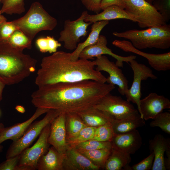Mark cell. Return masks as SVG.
<instances>
[{
    "mask_svg": "<svg viewBox=\"0 0 170 170\" xmlns=\"http://www.w3.org/2000/svg\"><path fill=\"white\" fill-rule=\"evenodd\" d=\"M115 88L92 80L58 83L38 87L32 94L31 101L37 108L77 113L94 107Z\"/></svg>",
    "mask_w": 170,
    "mask_h": 170,
    "instance_id": "cell-1",
    "label": "cell"
},
{
    "mask_svg": "<svg viewBox=\"0 0 170 170\" xmlns=\"http://www.w3.org/2000/svg\"><path fill=\"white\" fill-rule=\"evenodd\" d=\"M95 60H72L71 53L58 51L42 59L35 83L38 87L58 83L92 80L105 83L107 78L95 69Z\"/></svg>",
    "mask_w": 170,
    "mask_h": 170,
    "instance_id": "cell-2",
    "label": "cell"
},
{
    "mask_svg": "<svg viewBox=\"0 0 170 170\" xmlns=\"http://www.w3.org/2000/svg\"><path fill=\"white\" fill-rule=\"evenodd\" d=\"M37 60L8 42H0V81L5 85L18 83L36 70Z\"/></svg>",
    "mask_w": 170,
    "mask_h": 170,
    "instance_id": "cell-3",
    "label": "cell"
},
{
    "mask_svg": "<svg viewBox=\"0 0 170 170\" xmlns=\"http://www.w3.org/2000/svg\"><path fill=\"white\" fill-rule=\"evenodd\" d=\"M113 34L129 40L134 47L139 50L153 48L166 49L170 47V25L167 24L144 30L115 31Z\"/></svg>",
    "mask_w": 170,
    "mask_h": 170,
    "instance_id": "cell-4",
    "label": "cell"
},
{
    "mask_svg": "<svg viewBox=\"0 0 170 170\" xmlns=\"http://www.w3.org/2000/svg\"><path fill=\"white\" fill-rule=\"evenodd\" d=\"M13 21L18 30L32 41L39 32L52 30L58 24L57 20L50 15L37 2L31 4L24 16Z\"/></svg>",
    "mask_w": 170,
    "mask_h": 170,
    "instance_id": "cell-5",
    "label": "cell"
},
{
    "mask_svg": "<svg viewBox=\"0 0 170 170\" xmlns=\"http://www.w3.org/2000/svg\"><path fill=\"white\" fill-rule=\"evenodd\" d=\"M94 107L106 115L111 122L141 117L138 110L130 102L110 93L103 97Z\"/></svg>",
    "mask_w": 170,
    "mask_h": 170,
    "instance_id": "cell-6",
    "label": "cell"
},
{
    "mask_svg": "<svg viewBox=\"0 0 170 170\" xmlns=\"http://www.w3.org/2000/svg\"><path fill=\"white\" fill-rule=\"evenodd\" d=\"M124 9L135 19L141 28L166 24L164 18L154 6L145 0H124Z\"/></svg>",
    "mask_w": 170,
    "mask_h": 170,
    "instance_id": "cell-7",
    "label": "cell"
},
{
    "mask_svg": "<svg viewBox=\"0 0 170 170\" xmlns=\"http://www.w3.org/2000/svg\"><path fill=\"white\" fill-rule=\"evenodd\" d=\"M60 113L57 110H50L42 119L33 122L22 136L13 141L6 152V159L19 155L23 150L29 147L39 136L43 129Z\"/></svg>",
    "mask_w": 170,
    "mask_h": 170,
    "instance_id": "cell-8",
    "label": "cell"
},
{
    "mask_svg": "<svg viewBox=\"0 0 170 170\" xmlns=\"http://www.w3.org/2000/svg\"><path fill=\"white\" fill-rule=\"evenodd\" d=\"M51 123L43 129L35 143L31 147L25 149L19 155L18 170L36 169L39 160L47 153L49 149L50 144L48 142V139L50 132Z\"/></svg>",
    "mask_w": 170,
    "mask_h": 170,
    "instance_id": "cell-9",
    "label": "cell"
},
{
    "mask_svg": "<svg viewBox=\"0 0 170 170\" xmlns=\"http://www.w3.org/2000/svg\"><path fill=\"white\" fill-rule=\"evenodd\" d=\"M88 14L87 11H84L76 20L71 21L68 19L65 21L64 29L60 33L58 40L64 42V47L66 49L75 50L80 41V38L87 35V29L92 24L84 20Z\"/></svg>",
    "mask_w": 170,
    "mask_h": 170,
    "instance_id": "cell-10",
    "label": "cell"
},
{
    "mask_svg": "<svg viewBox=\"0 0 170 170\" xmlns=\"http://www.w3.org/2000/svg\"><path fill=\"white\" fill-rule=\"evenodd\" d=\"M129 63L133 72V80L130 88L128 89L125 95L128 101L137 105L139 112L141 96L142 81L149 78L156 79L157 77L153 74L149 67L144 64L139 63L135 59Z\"/></svg>",
    "mask_w": 170,
    "mask_h": 170,
    "instance_id": "cell-11",
    "label": "cell"
},
{
    "mask_svg": "<svg viewBox=\"0 0 170 170\" xmlns=\"http://www.w3.org/2000/svg\"><path fill=\"white\" fill-rule=\"evenodd\" d=\"M112 44L124 52L133 53L146 58L150 66L157 71L170 69V52L161 54H153L143 52L134 47L129 41L115 40Z\"/></svg>",
    "mask_w": 170,
    "mask_h": 170,
    "instance_id": "cell-12",
    "label": "cell"
},
{
    "mask_svg": "<svg viewBox=\"0 0 170 170\" xmlns=\"http://www.w3.org/2000/svg\"><path fill=\"white\" fill-rule=\"evenodd\" d=\"M97 71L107 72L109 76L106 77L108 84L118 86V91L122 95H125L128 89V81L122 70L108 58L102 55L96 58L94 60Z\"/></svg>",
    "mask_w": 170,
    "mask_h": 170,
    "instance_id": "cell-13",
    "label": "cell"
},
{
    "mask_svg": "<svg viewBox=\"0 0 170 170\" xmlns=\"http://www.w3.org/2000/svg\"><path fill=\"white\" fill-rule=\"evenodd\" d=\"M107 43L106 37L100 35L95 43L86 47L82 50L79 54V58L87 60H93L94 57L107 54L115 59L116 60V64L120 67H123L124 62L128 63L132 60L136 59V57L135 55L123 56L114 53L107 47Z\"/></svg>",
    "mask_w": 170,
    "mask_h": 170,
    "instance_id": "cell-14",
    "label": "cell"
},
{
    "mask_svg": "<svg viewBox=\"0 0 170 170\" xmlns=\"http://www.w3.org/2000/svg\"><path fill=\"white\" fill-rule=\"evenodd\" d=\"M170 108V101L168 99L153 92L141 99L139 112L141 117L147 121L153 119L164 110Z\"/></svg>",
    "mask_w": 170,
    "mask_h": 170,
    "instance_id": "cell-15",
    "label": "cell"
},
{
    "mask_svg": "<svg viewBox=\"0 0 170 170\" xmlns=\"http://www.w3.org/2000/svg\"><path fill=\"white\" fill-rule=\"evenodd\" d=\"M48 142L61 155L68 148L66 141L65 113H61L51 122Z\"/></svg>",
    "mask_w": 170,
    "mask_h": 170,
    "instance_id": "cell-16",
    "label": "cell"
},
{
    "mask_svg": "<svg viewBox=\"0 0 170 170\" xmlns=\"http://www.w3.org/2000/svg\"><path fill=\"white\" fill-rule=\"evenodd\" d=\"M62 170H98L100 167L80 153L69 146L63 155Z\"/></svg>",
    "mask_w": 170,
    "mask_h": 170,
    "instance_id": "cell-17",
    "label": "cell"
},
{
    "mask_svg": "<svg viewBox=\"0 0 170 170\" xmlns=\"http://www.w3.org/2000/svg\"><path fill=\"white\" fill-rule=\"evenodd\" d=\"M111 142L112 147L129 155L136 153L141 147L142 138L137 129L116 135Z\"/></svg>",
    "mask_w": 170,
    "mask_h": 170,
    "instance_id": "cell-18",
    "label": "cell"
},
{
    "mask_svg": "<svg viewBox=\"0 0 170 170\" xmlns=\"http://www.w3.org/2000/svg\"><path fill=\"white\" fill-rule=\"evenodd\" d=\"M50 109L37 108L32 116L27 120L21 123L4 128L0 133V144L7 140L14 141L20 138L23 134L31 124L42 115L46 113Z\"/></svg>",
    "mask_w": 170,
    "mask_h": 170,
    "instance_id": "cell-19",
    "label": "cell"
},
{
    "mask_svg": "<svg viewBox=\"0 0 170 170\" xmlns=\"http://www.w3.org/2000/svg\"><path fill=\"white\" fill-rule=\"evenodd\" d=\"M150 153L154 156L151 170H166L164 163V154L170 147V140L161 134H156L149 142Z\"/></svg>",
    "mask_w": 170,
    "mask_h": 170,
    "instance_id": "cell-20",
    "label": "cell"
},
{
    "mask_svg": "<svg viewBox=\"0 0 170 170\" xmlns=\"http://www.w3.org/2000/svg\"><path fill=\"white\" fill-rule=\"evenodd\" d=\"M117 19H127L137 22L136 20L128 14L124 9L116 5L109 6L102 12L95 14L90 15L88 14L84 20L86 22L93 23L98 21Z\"/></svg>",
    "mask_w": 170,
    "mask_h": 170,
    "instance_id": "cell-21",
    "label": "cell"
},
{
    "mask_svg": "<svg viewBox=\"0 0 170 170\" xmlns=\"http://www.w3.org/2000/svg\"><path fill=\"white\" fill-rule=\"evenodd\" d=\"M63 155L52 146L39 160L36 167L38 170H62Z\"/></svg>",
    "mask_w": 170,
    "mask_h": 170,
    "instance_id": "cell-22",
    "label": "cell"
},
{
    "mask_svg": "<svg viewBox=\"0 0 170 170\" xmlns=\"http://www.w3.org/2000/svg\"><path fill=\"white\" fill-rule=\"evenodd\" d=\"M130 155L112 148L104 167L106 170H131Z\"/></svg>",
    "mask_w": 170,
    "mask_h": 170,
    "instance_id": "cell-23",
    "label": "cell"
},
{
    "mask_svg": "<svg viewBox=\"0 0 170 170\" xmlns=\"http://www.w3.org/2000/svg\"><path fill=\"white\" fill-rule=\"evenodd\" d=\"M109 23L108 20L100 21L93 23L91 32L87 38L83 42L77 44L76 48L71 53V60H78L80 54L84 48L95 43L98 40L102 30Z\"/></svg>",
    "mask_w": 170,
    "mask_h": 170,
    "instance_id": "cell-24",
    "label": "cell"
},
{
    "mask_svg": "<svg viewBox=\"0 0 170 170\" xmlns=\"http://www.w3.org/2000/svg\"><path fill=\"white\" fill-rule=\"evenodd\" d=\"M76 113L88 126L97 128L111 123L106 115L94 107Z\"/></svg>",
    "mask_w": 170,
    "mask_h": 170,
    "instance_id": "cell-25",
    "label": "cell"
},
{
    "mask_svg": "<svg viewBox=\"0 0 170 170\" xmlns=\"http://www.w3.org/2000/svg\"><path fill=\"white\" fill-rule=\"evenodd\" d=\"M111 123L115 135L129 132L145 124V120L141 117L133 119L113 121Z\"/></svg>",
    "mask_w": 170,
    "mask_h": 170,
    "instance_id": "cell-26",
    "label": "cell"
},
{
    "mask_svg": "<svg viewBox=\"0 0 170 170\" xmlns=\"http://www.w3.org/2000/svg\"><path fill=\"white\" fill-rule=\"evenodd\" d=\"M66 139L76 135L87 126L76 113H65Z\"/></svg>",
    "mask_w": 170,
    "mask_h": 170,
    "instance_id": "cell-27",
    "label": "cell"
},
{
    "mask_svg": "<svg viewBox=\"0 0 170 170\" xmlns=\"http://www.w3.org/2000/svg\"><path fill=\"white\" fill-rule=\"evenodd\" d=\"M77 150L100 168H104L105 162L111 154V150L102 149Z\"/></svg>",
    "mask_w": 170,
    "mask_h": 170,
    "instance_id": "cell-28",
    "label": "cell"
},
{
    "mask_svg": "<svg viewBox=\"0 0 170 170\" xmlns=\"http://www.w3.org/2000/svg\"><path fill=\"white\" fill-rule=\"evenodd\" d=\"M2 14H20L25 11L24 0H1Z\"/></svg>",
    "mask_w": 170,
    "mask_h": 170,
    "instance_id": "cell-29",
    "label": "cell"
},
{
    "mask_svg": "<svg viewBox=\"0 0 170 170\" xmlns=\"http://www.w3.org/2000/svg\"><path fill=\"white\" fill-rule=\"evenodd\" d=\"M96 127L87 126L76 135L66 139L68 145L73 147L75 146L91 139L93 138Z\"/></svg>",
    "mask_w": 170,
    "mask_h": 170,
    "instance_id": "cell-30",
    "label": "cell"
},
{
    "mask_svg": "<svg viewBox=\"0 0 170 170\" xmlns=\"http://www.w3.org/2000/svg\"><path fill=\"white\" fill-rule=\"evenodd\" d=\"M32 41L22 32L18 30L13 33L8 41L13 47L23 51L25 49L31 48Z\"/></svg>",
    "mask_w": 170,
    "mask_h": 170,
    "instance_id": "cell-31",
    "label": "cell"
},
{
    "mask_svg": "<svg viewBox=\"0 0 170 170\" xmlns=\"http://www.w3.org/2000/svg\"><path fill=\"white\" fill-rule=\"evenodd\" d=\"M36 43L40 52L42 53L48 52L54 53L61 46V43L50 36L39 38L36 40Z\"/></svg>",
    "mask_w": 170,
    "mask_h": 170,
    "instance_id": "cell-32",
    "label": "cell"
},
{
    "mask_svg": "<svg viewBox=\"0 0 170 170\" xmlns=\"http://www.w3.org/2000/svg\"><path fill=\"white\" fill-rule=\"evenodd\" d=\"M115 135L111 123L97 127L91 139L101 142H110Z\"/></svg>",
    "mask_w": 170,
    "mask_h": 170,
    "instance_id": "cell-33",
    "label": "cell"
},
{
    "mask_svg": "<svg viewBox=\"0 0 170 170\" xmlns=\"http://www.w3.org/2000/svg\"><path fill=\"white\" fill-rule=\"evenodd\" d=\"M72 147L77 150H81L102 149L111 150L112 149V145L110 142H101L94 139H90L79 144Z\"/></svg>",
    "mask_w": 170,
    "mask_h": 170,
    "instance_id": "cell-34",
    "label": "cell"
},
{
    "mask_svg": "<svg viewBox=\"0 0 170 170\" xmlns=\"http://www.w3.org/2000/svg\"><path fill=\"white\" fill-rule=\"evenodd\" d=\"M150 124L151 127H158L163 131L170 134V113L162 112L155 116Z\"/></svg>",
    "mask_w": 170,
    "mask_h": 170,
    "instance_id": "cell-35",
    "label": "cell"
},
{
    "mask_svg": "<svg viewBox=\"0 0 170 170\" xmlns=\"http://www.w3.org/2000/svg\"><path fill=\"white\" fill-rule=\"evenodd\" d=\"M17 28L13 21H6L0 25V42L8 41Z\"/></svg>",
    "mask_w": 170,
    "mask_h": 170,
    "instance_id": "cell-36",
    "label": "cell"
},
{
    "mask_svg": "<svg viewBox=\"0 0 170 170\" xmlns=\"http://www.w3.org/2000/svg\"><path fill=\"white\" fill-rule=\"evenodd\" d=\"M152 3L166 22H168L170 19V0H154Z\"/></svg>",
    "mask_w": 170,
    "mask_h": 170,
    "instance_id": "cell-37",
    "label": "cell"
},
{
    "mask_svg": "<svg viewBox=\"0 0 170 170\" xmlns=\"http://www.w3.org/2000/svg\"><path fill=\"white\" fill-rule=\"evenodd\" d=\"M154 156L153 153L150 154L146 158L139 163L131 167L132 170H149L153 165Z\"/></svg>",
    "mask_w": 170,
    "mask_h": 170,
    "instance_id": "cell-38",
    "label": "cell"
},
{
    "mask_svg": "<svg viewBox=\"0 0 170 170\" xmlns=\"http://www.w3.org/2000/svg\"><path fill=\"white\" fill-rule=\"evenodd\" d=\"M19 155L6 159L0 163V170H18Z\"/></svg>",
    "mask_w": 170,
    "mask_h": 170,
    "instance_id": "cell-39",
    "label": "cell"
},
{
    "mask_svg": "<svg viewBox=\"0 0 170 170\" xmlns=\"http://www.w3.org/2000/svg\"><path fill=\"white\" fill-rule=\"evenodd\" d=\"M102 0H81L82 4L88 10L96 14L101 10L100 4Z\"/></svg>",
    "mask_w": 170,
    "mask_h": 170,
    "instance_id": "cell-40",
    "label": "cell"
},
{
    "mask_svg": "<svg viewBox=\"0 0 170 170\" xmlns=\"http://www.w3.org/2000/svg\"><path fill=\"white\" fill-rule=\"evenodd\" d=\"M112 5H116L124 9V0H102L100 8L103 10L106 8Z\"/></svg>",
    "mask_w": 170,
    "mask_h": 170,
    "instance_id": "cell-41",
    "label": "cell"
},
{
    "mask_svg": "<svg viewBox=\"0 0 170 170\" xmlns=\"http://www.w3.org/2000/svg\"><path fill=\"white\" fill-rule=\"evenodd\" d=\"M167 158L164 159V165L166 170L170 169V147L168 148L165 151Z\"/></svg>",
    "mask_w": 170,
    "mask_h": 170,
    "instance_id": "cell-42",
    "label": "cell"
},
{
    "mask_svg": "<svg viewBox=\"0 0 170 170\" xmlns=\"http://www.w3.org/2000/svg\"><path fill=\"white\" fill-rule=\"evenodd\" d=\"M15 109L18 112L21 113H24L26 111L24 107L20 105H17L15 107Z\"/></svg>",
    "mask_w": 170,
    "mask_h": 170,
    "instance_id": "cell-43",
    "label": "cell"
},
{
    "mask_svg": "<svg viewBox=\"0 0 170 170\" xmlns=\"http://www.w3.org/2000/svg\"><path fill=\"white\" fill-rule=\"evenodd\" d=\"M5 85L0 81V101L2 99V93Z\"/></svg>",
    "mask_w": 170,
    "mask_h": 170,
    "instance_id": "cell-44",
    "label": "cell"
},
{
    "mask_svg": "<svg viewBox=\"0 0 170 170\" xmlns=\"http://www.w3.org/2000/svg\"><path fill=\"white\" fill-rule=\"evenodd\" d=\"M1 3V0H0V3ZM7 21V18L5 17L3 15H2V14L1 12V9H0V25L6 21Z\"/></svg>",
    "mask_w": 170,
    "mask_h": 170,
    "instance_id": "cell-45",
    "label": "cell"
},
{
    "mask_svg": "<svg viewBox=\"0 0 170 170\" xmlns=\"http://www.w3.org/2000/svg\"><path fill=\"white\" fill-rule=\"evenodd\" d=\"M4 128L3 124L2 123H0V130H3Z\"/></svg>",
    "mask_w": 170,
    "mask_h": 170,
    "instance_id": "cell-46",
    "label": "cell"
},
{
    "mask_svg": "<svg viewBox=\"0 0 170 170\" xmlns=\"http://www.w3.org/2000/svg\"><path fill=\"white\" fill-rule=\"evenodd\" d=\"M145 0L147 2H149V3H150L152 4V3L154 0Z\"/></svg>",
    "mask_w": 170,
    "mask_h": 170,
    "instance_id": "cell-47",
    "label": "cell"
},
{
    "mask_svg": "<svg viewBox=\"0 0 170 170\" xmlns=\"http://www.w3.org/2000/svg\"><path fill=\"white\" fill-rule=\"evenodd\" d=\"M2 130H0V132ZM3 148V146L2 145H1V144H0V152H1L2 151Z\"/></svg>",
    "mask_w": 170,
    "mask_h": 170,
    "instance_id": "cell-48",
    "label": "cell"
}]
</instances>
